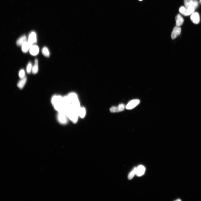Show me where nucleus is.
<instances>
[{
    "label": "nucleus",
    "instance_id": "nucleus-14",
    "mask_svg": "<svg viewBox=\"0 0 201 201\" xmlns=\"http://www.w3.org/2000/svg\"><path fill=\"white\" fill-rule=\"evenodd\" d=\"M27 81V78L26 77L21 79L18 83L17 84L18 87L20 89H22L26 84Z\"/></svg>",
    "mask_w": 201,
    "mask_h": 201
},
{
    "label": "nucleus",
    "instance_id": "nucleus-27",
    "mask_svg": "<svg viewBox=\"0 0 201 201\" xmlns=\"http://www.w3.org/2000/svg\"><path fill=\"white\" fill-rule=\"evenodd\" d=\"M200 3L201 4V0H200Z\"/></svg>",
    "mask_w": 201,
    "mask_h": 201
},
{
    "label": "nucleus",
    "instance_id": "nucleus-9",
    "mask_svg": "<svg viewBox=\"0 0 201 201\" xmlns=\"http://www.w3.org/2000/svg\"><path fill=\"white\" fill-rule=\"evenodd\" d=\"M29 50L30 54L33 56H36L39 52V47L36 45H32Z\"/></svg>",
    "mask_w": 201,
    "mask_h": 201
},
{
    "label": "nucleus",
    "instance_id": "nucleus-23",
    "mask_svg": "<svg viewBox=\"0 0 201 201\" xmlns=\"http://www.w3.org/2000/svg\"><path fill=\"white\" fill-rule=\"evenodd\" d=\"M193 1V0H184V3L185 6L186 7L190 6Z\"/></svg>",
    "mask_w": 201,
    "mask_h": 201
},
{
    "label": "nucleus",
    "instance_id": "nucleus-6",
    "mask_svg": "<svg viewBox=\"0 0 201 201\" xmlns=\"http://www.w3.org/2000/svg\"><path fill=\"white\" fill-rule=\"evenodd\" d=\"M181 29L180 27L176 26L173 29L171 37L172 39L176 38L181 34Z\"/></svg>",
    "mask_w": 201,
    "mask_h": 201
},
{
    "label": "nucleus",
    "instance_id": "nucleus-1",
    "mask_svg": "<svg viewBox=\"0 0 201 201\" xmlns=\"http://www.w3.org/2000/svg\"><path fill=\"white\" fill-rule=\"evenodd\" d=\"M52 104L55 109L58 112L65 111L63 97L58 95H55L51 100Z\"/></svg>",
    "mask_w": 201,
    "mask_h": 201
},
{
    "label": "nucleus",
    "instance_id": "nucleus-25",
    "mask_svg": "<svg viewBox=\"0 0 201 201\" xmlns=\"http://www.w3.org/2000/svg\"><path fill=\"white\" fill-rule=\"evenodd\" d=\"M25 72L24 69H22L20 70L19 74L20 78L21 79L25 77Z\"/></svg>",
    "mask_w": 201,
    "mask_h": 201
},
{
    "label": "nucleus",
    "instance_id": "nucleus-15",
    "mask_svg": "<svg viewBox=\"0 0 201 201\" xmlns=\"http://www.w3.org/2000/svg\"><path fill=\"white\" fill-rule=\"evenodd\" d=\"M38 71V60L37 59L35 60V64L32 67V72L33 74L37 73Z\"/></svg>",
    "mask_w": 201,
    "mask_h": 201
},
{
    "label": "nucleus",
    "instance_id": "nucleus-10",
    "mask_svg": "<svg viewBox=\"0 0 201 201\" xmlns=\"http://www.w3.org/2000/svg\"><path fill=\"white\" fill-rule=\"evenodd\" d=\"M145 170V168L144 166L140 165L137 168L136 175L138 177L141 176L144 174Z\"/></svg>",
    "mask_w": 201,
    "mask_h": 201
},
{
    "label": "nucleus",
    "instance_id": "nucleus-26",
    "mask_svg": "<svg viewBox=\"0 0 201 201\" xmlns=\"http://www.w3.org/2000/svg\"><path fill=\"white\" fill-rule=\"evenodd\" d=\"M118 107H119L120 112L124 110L126 107L125 105L123 104H120L118 106Z\"/></svg>",
    "mask_w": 201,
    "mask_h": 201
},
{
    "label": "nucleus",
    "instance_id": "nucleus-16",
    "mask_svg": "<svg viewBox=\"0 0 201 201\" xmlns=\"http://www.w3.org/2000/svg\"><path fill=\"white\" fill-rule=\"evenodd\" d=\"M78 114L79 116L81 118H84L86 114V110L85 108L80 107L78 111Z\"/></svg>",
    "mask_w": 201,
    "mask_h": 201
},
{
    "label": "nucleus",
    "instance_id": "nucleus-17",
    "mask_svg": "<svg viewBox=\"0 0 201 201\" xmlns=\"http://www.w3.org/2000/svg\"><path fill=\"white\" fill-rule=\"evenodd\" d=\"M137 167H135L132 171L131 172L128 176V178L129 180H131L136 174Z\"/></svg>",
    "mask_w": 201,
    "mask_h": 201
},
{
    "label": "nucleus",
    "instance_id": "nucleus-12",
    "mask_svg": "<svg viewBox=\"0 0 201 201\" xmlns=\"http://www.w3.org/2000/svg\"><path fill=\"white\" fill-rule=\"evenodd\" d=\"M28 41H26L22 44V49L23 52L26 53L29 50L30 47L32 46Z\"/></svg>",
    "mask_w": 201,
    "mask_h": 201
},
{
    "label": "nucleus",
    "instance_id": "nucleus-22",
    "mask_svg": "<svg viewBox=\"0 0 201 201\" xmlns=\"http://www.w3.org/2000/svg\"><path fill=\"white\" fill-rule=\"evenodd\" d=\"M32 63L29 62L27 65V71L28 73L30 74L32 71Z\"/></svg>",
    "mask_w": 201,
    "mask_h": 201
},
{
    "label": "nucleus",
    "instance_id": "nucleus-21",
    "mask_svg": "<svg viewBox=\"0 0 201 201\" xmlns=\"http://www.w3.org/2000/svg\"><path fill=\"white\" fill-rule=\"evenodd\" d=\"M110 111L112 113H115L120 112V109L118 106L112 107L110 109Z\"/></svg>",
    "mask_w": 201,
    "mask_h": 201
},
{
    "label": "nucleus",
    "instance_id": "nucleus-4",
    "mask_svg": "<svg viewBox=\"0 0 201 201\" xmlns=\"http://www.w3.org/2000/svg\"><path fill=\"white\" fill-rule=\"evenodd\" d=\"M57 119L59 121L61 124H65L67 123L68 117L66 112L61 111L58 112Z\"/></svg>",
    "mask_w": 201,
    "mask_h": 201
},
{
    "label": "nucleus",
    "instance_id": "nucleus-2",
    "mask_svg": "<svg viewBox=\"0 0 201 201\" xmlns=\"http://www.w3.org/2000/svg\"><path fill=\"white\" fill-rule=\"evenodd\" d=\"M70 107L78 112L80 108V103L76 94L74 93L70 94L67 96Z\"/></svg>",
    "mask_w": 201,
    "mask_h": 201
},
{
    "label": "nucleus",
    "instance_id": "nucleus-20",
    "mask_svg": "<svg viewBox=\"0 0 201 201\" xmlns=\"http://www.w3.org/2000/svg\"><path fill=\"white\" fill-rule=\"evenodd\" d=\"M179 11L180 13L185 16H187V7H181L179 9Z\"/></svg>",
    "mask_w": 201,
    "mask_h": 201
},
{
    "label": "nucleus",
    "instance_id": "nucleus-11",
    "mask_svg": "<svg viewBox=\"0 0 201 201\" xmlns=\"http://www.w3.org/2000/svg\"><path fill=\"white\" fill-rule=\"evenodd\" d=\"M176 26L180 27L183 24L184 19L180 14H178L175 17Z\"/></svg>",
    "mask_w": 201,
    "mask_h": 201
},
{
    "label": "nucleus",
    "instance_id": "nucleus-18",
    "mask_svg": "<svg viewBox=\"0 0 201 201\" xmlns=\"http://www.w3.org/2000/svg\"><path fill=\"white\" fill-rule=\"evenodd\" d=\"M42 54L44 56L46 57H49L50 56V52L47 48L44 47L42 49Z\"/></svg>",
    "mask_w": 201,
    "mask_h": 201
},
{
    "label": "nucleus",
    "instance_id": "nucleus-28",
    "mask_svg": "<svg viewBox=\"0 0 201 201\" xmlns=\"http://www.w3.org/2000/svg\"><path fill=\"white\" fill-rule=\"evenodd\" d=\"M139 1H142V0H139Z\"/></svg>",
    "mask_w": 201,
    "mask_h": 201
},
{
    "label": "nucleus",
    "instance_id": "nucleus-5",
    "mask_svg": "<svg viewBox=\"0 0 201 201\" xmlns=\"http://www.w3.org/2000/svg\"><path fill=\"white\" fill-rule=\"evenodd\" d=\"M140 100L135 99L132 100L128 103L125 108L127 110H131L134 109L139 104Z\"/></svg>",
    "mask_w": 201,
    "mask_h": 201
},
{
    "label": "nucleus",
    "instance_id": "nucleus-19",
    "mask_svg": "<svg viewBox=\"0 0 201 201\" xmlns=\"http://www.w3.org/2000/svg\"><path fill=\"white\" fill-rule=\"evenodd\" d=\"M195 9L192 6L187 7V16L191 15L194 12Z\"/></svg>",
    "mask_w": 201,
    "mask_h": 201
},
{
    "label": "nucleus",
    "instance_id": "nucleus-7",
    "mask_svg": "<svg viewBox=\"0 0 201 201\" xmlns=\"http://www.w3.org/2000/svg\"><path fill=\"white\" fill-rule=\"evenodd\" d=\"M191 20L195 24H198L200 22V19L199 14L197 12H194L190 17Z\"/></svg>",
    "mask_w": 201,
    "mask_h": 201
},
{
    "label": "nucleus",
    "instance_id": "nucleus-24",
    "mask_svg": "<svg viewBox=\"0 0 201 201\" xmlns=\"http://www.w3.org/2000/svg\"><path fill=\"white\" fill-rule=\"evenodd\" d=\"M198 3L197 0H193L192 3L190 6H192L196 9L198 7Z\"/></svg>",
    "mask_w": 201,
    "mask_h": 201
},
{
    "label": "nucleus",
    "instance_id": "nucleus-8",
    "mask_svg": "<svg viewBox=\"0 0 201 201\" xmlns=\"http://www.w3.org/2000/svg\"><path fill=\"white\" fill-rule=\"evenodd\" d=\"M37 41V36L36 33L34 32H31L29 35L28 41L32 45H33L36 43Z\"/></svg>",
    "mask_w": 201,
    "mask_h": 201
},
{
    "label": "nucleus",
    "instance_id": "nucleus-3",
    "mask_svg": "<svg viewBox=\"0 0 201 201\" xmlns=\"http://www.w3.org/2000/svg\"><path fill=\"white\" fill-rule=\"evenodd\" d=\"M66 113L68 117L71 121L74 123L77 122L79 116L77 111L70 107L66 110Z\"/></svg>",
    "mask_w": 201,
    "mask_h": 201
},
{
    "label": "nucleus",
    "instance_id": "nucleus-13",
    "mask_svg": "<svg viewBox=\"0 0 201 201\" xmlns=\"http://www.w3.org/2000/svg\"><path fill=\"white\" fill-rule=\"evenodd\" d=\"M27 41V38L26 36L25 35H23L20 37L16 41V44L17 46H22V45L24 43Z\"/></svg>",
    "mask_w": 201,
    "mask_h": 201
}]
</instances>
